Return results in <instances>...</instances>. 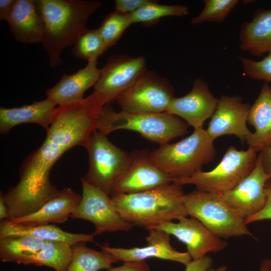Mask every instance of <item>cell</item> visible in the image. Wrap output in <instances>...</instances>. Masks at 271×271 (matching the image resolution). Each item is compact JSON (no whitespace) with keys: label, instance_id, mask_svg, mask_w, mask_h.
<instances>
[{"label":"cell","instance_id":"7402d4cb","mask_svg":"<svg viewBox=\"0 0 271 271\" xmlns=\"http://www.w3.org/2000/svg\"><path fill=\"white\" fill-rule=\"evenodd\" d=\"M56 104L46 98L19 107L0 108V132L7 134L15 126L26 123H37L45 128L50 126Z\"/></svg>","mask_w":271,"mask_h":271},{"label":"cell","instance_id":"b9f144b4","mask_svg":"<svg viewBox=\"0 0 271 271\" xmlns=\"http://www.w3.org/2000/svg\"><path fill=\"white\" fill-rule=\"evenodd\" d=\"M270 229H271V226H270Z\"/></svg>","mask_w":271,"mask_h":271},{"label":"cell","instance_id":"9c48e42d","mask_svg":"<svg viewBox=\"0 0 271 271\" xmlns=\"http://www.w3.org/2000/svg\"><path fill=\"white\" fill-rule=\"evenodd\" d=\"M174 93L166 79L146 69L116 101L125 112L162 113L166 112Z\"/></svg>","mask_w":271,"mask_h":271},{"label":"cell","instance_id":"83f0119b","mask_svg":"<svg viewBox=\"0 0 271 271\" xmlns=\"http://www.w3.org/2000/svg\"><path fill=\"white\" fill-rule=\"evenodd\" d=\"M189 14L187 6L183 5H163L153 1L138 11L129 14L131 24L142 23L145 25L155 24L165 17H182Z\"/></svg>","mask_w":271,"mask_h":271},{"label":"cell","instance_id":"7a4b0ae2","mask_svg":"<svg viewBox=\"0 0 271 271\" xmlns=\"http://www.w3.org/2000/svg\"><path fill=\"white\" fill-rule=\"evenodd\" d=\"M35 3L44 27L43 46L50 66L55 68L62 63L63 50L75 44L86 28L88 19L101 4L84 0H37Z\"/></svg>","mask_w":271,"mask_h":271},{"label":"cell","instance_id":"4fadbf2b","mask_svg":"<svg viewBox=\"0 0 271 271\" xmlns=\"http://www.w3.org/2000/svg\"><path fill=\"white\" fill-rule=\"evenodd\" d=\"M178 221L165 222L152 228L173 235L184 243L192 259L202 257L207 253L220 251L227 246L226 241L214 234L197 219L184 216Z\"/></svg>","mask_w":271,"mask_h":271},{"label":"cell","instance_id":"ba28073f","mask_svg":"<svg viewBox=\"0 0 271 271\" xmlns=\"http://www.w3.org/2000/svg\"><path fill=\"white\" fill-rule=\"evenodd\" d=\"M256 153L250 148L238 150L230 146L213 170L207 172L201 170L176 183L182 186L193 185L197 190L209 193H221L231 190L253 170L257 159Z\"/></svg>","mask_w":271,"mask_h":271},{"label":"cell","instance_id":"60d3db41","mask_svg":"<svg viewBox=\"0 0 271 271\" xmlns=\"http://www.w3.org/2000/svg\"><path fill=\"white\" fill-rule=\"evenodd\" d=\"M227 267L225 265L221 266L217 268H210L208 271H226Z\"/></svg>","mask_w":271,"mask_h":271},{"label":"cell","instance_id":"74e56055","mask_svg":"<svg viewBox=\"0 0 271 271\" xmlns=\"http://www.w3.org/2000/svg\"><path fill=\"white\" fill-rule=\"evenodd\" d=\"M17 0L0 1V19L7 21L14 9Z\"/></svg>","mask_w":271,"mask_h":271},{"label":"cell","instance_id":"2e32d148","mask_svg":"<svg viewBox=\"0 0 271 271\" xmlns=\"http://www.w3.org/2000/svg\"><path fill=\"white\" fill-rule=\"evenodd\" d=\"M250 108L238 96L222 95L207 132L214 140L222 136L234 135L242 142H246L252 134L246 125Z\"/></svg>","mask_w":271,"mask_h":271},{"label":"cell","instance_id":"f35d334b","mask_svg":"<svg viewBox=\"0 0 271 271\" xmlns=\"http://www.w3.org/2000/svg\"><path fill=\"white\" fill-rule=\"evenodd\" d=\"M9 219L8 207L3 197L2 192L0 195V220H3Z\"/></svg>","mask_w":271,"mask_h":271},{"label":"cell","instance_id":"ab89813d","mask_svg":"<svg viewBox=\"0 0 271 271\" xmlns=\"http://www.w3.org/2000/svg\"><path fill=\"white\" fill-rule=\"evenodd\" d=\"M258 271H271V259L268 258L262 259Z\"/></svg>","mask_w":271,"mask_h":271},{"label":"cell","instance_id":"52a82bcc","mask_svg":"<svg viewBox=\"0 0 271 271\" xmlns=\"http://www.w3.org/2000/svg\"><path fill=\"white\" fill-rule=\"evenodd\" d=\"M106 136L96 129L92 132L86 148L89 155V169L83 178L110 195L130 164L132 153H127L114 145Z\"/></svg>","mask_w":271,"mask_h":271},{"label":"cell","instance_id":"e575fe53","mask_svg":"<svg viewBox=\"0 0 271 271\" xmlns=\"http://www.w3.org/2000/svg\"><path fill=\"white\" fill-rule=\"evenodd\" d=\"M212 259L205 255L196 259H192L185 265V271H208L212 265Z\"/></svg>","mask_w":271,"mask_h":271},{"label":"cell","instance_id":"8fae6325","mask_svg":"<svg viewBox=\"0 0 271 271\" xmlns=\"http://www.w3.org/2000/svg\"><path fill=\"white\" fill-rule=\"evenodd\" d=\"M146 70V59L143 56L113 55L100 69L94 90L102 92L108 103L116 101Z\"/></svg>","mask_w":271,"mask_h":271},{"label":"cell","instance_id":"6da1fadb","mask_svg":"<svg viewBox=\"0 0 271 271\" xmlns=\"http://www.w3.org/2000/svg\"><path fill=\"white\" fill-rule=\"evenodd\" d=\"M107 103L103 93L94 91L80 100L55 108L43 144L23 163L18 183L3 193L12 217L35 212L58 193L50 181L53 166L71 148H87L100 112Z\"/></svg>","mask_w":271,"mask_h":271},{"label":"cell","instance_id":"ac0fdd59","mask_svg":"<svg viewBox=\"0 0 271 271\" xmlns=\"http://www.w3.org/2000/svg\"><path fill=\"white\" fill-rule=\"evenodd\" d=\"M81 200V195L64 187L35 212L11 220L26 226L62 223L66 222Z\"/></svg>","mask_w":271,"mask_h":271},{"label":"cell","instance_id":"277c9868","mask_svg":"<svg viewBox=\"0 0 271 271\" xmlns=\"http://www.w3.org/2000/svg\"><path fill=\"white\" fill-rule=\"evenodd\" d=\"M214 141L206 129H194L183 140L161 145L150 152V158L158 168L177 182L201 171L204 165L214 159Z\"/></svg>","mask_w":271,"mask_h":271},{"label":"cell","instance_id":"30bf717a","mask_svg":"<svg viewBox=\"0 0 271 271\" xmlns=\"http://www.w3.org/2000/svg\"><path fill=\"white\" fill-rule=\"evenodd\" d=\"M82 194L81 201L70 218L91 222L95 236L105 232L128 231L133 225L124 220L116 210L109 195L81 179Z\"/></svg>","mask_w":271,"mask_h":271},{"label":"cell","instance_id":"603a6c76","mask_svg":"<svg viewBox=\"0 0 271 271\" xmlns=\"http://www.w3.org/2000/svg\"><path fill=\"white\" fill-rule=\"evenodd\" d=\"M239 48L252 55L259 57L271 52V9L255 11L250 22H243L240 28Z\"/></svg>","mask_w":271,"mask_h":271},{"label":"cell","instance_id":"5bb4252c","mask_svg":"<svg viewBox=\"0 0 271 271\" xmlns=\"http://www.w3.org/2000/svg\"><path fill=\"white\" fill-rule=\"evenodd\" d=\"M173 182L171 177L152 162L150 152H133L130 164L113 187L110 196L144 192Z\"/></svg>","mask_w":271,"mask_h":271},{"label":"cell","instance_id":"8992f818","mask_svg":"<svg viewBox=\"0 0 271 271\" xmlns=\"http://www.w3.org/2000/svg\"><path fill=\"white\" fill-rule=\"evenodd\" d=\"M184 202L188 216L198 220L219 237L255 238L244 220L225 202L220 193L196 190L185 194Z\"/></svg>","mask_w":271,"mask_h":271},{"label":"cell","instance_id":"f1b7e54d","mask_svg":"<svg viewBox=\"0 0 271 271\" xmlns=\"http://www.w3.org/2000/svg\"><path fill=\"white\" fill-rule=\"evenodd\" d=\"M107 49L98 29L86 28L74 44L72 54L77 58L88 61L97 60Z\"/></svg>","mask_w":271,"mask_h":271},{"label":"cell","instance_id":"8d00e7d4","mask_svg":"<svg viewBox=\"0 0 271 271\" xmlns=\"http://www.w3.org/2000/svg\"><path fill=\"white\" fill-rule=\"evenodd\" d=\"M258 155L264 171L271 178V147L263 149Z\"/></svg>","mask_w":271,"mask_h":271},{"label":"cell","instance_id":"f546056e","mask_svg":"<svg viewBox=\"0 0 271 271\" xmlns=\"http://www.w3.org/2000/svg\"><path fill=\"white\" fill-rule=\"evenodd\" d=\"M131 24L129 14L114 11L106 16L98 31L108 49L117 43Z\"/></svg>","mask_w":271,"mask_h":271},{"label":"cell","instance_id":"9a60e30c","mask_svg":"<svg viewBox=\"0 0 271 271\" xmlns=\"http://www.w3.org/2000/svg\"><path fill=\"white\" fill-rule=\"evenodd\" d=\"M148 235L145 238L147 245L143 247L120 248L110 247L108 244L100 245L101 250L111 255L118 261H145L150 258H157L178 262L185 265L192 258L187 252H180L170 244V235L156 229H148Z\"/></svg>","mask_w":271,"mask_h":271},{"label":"cell","instance_id":"4dcf8cb0","mask_svg":"<svg viewBox=\"0 0 271 271\" xmlns=\"http://www.w3.org/2000/svg\"><path fill=\"white\" fill-rule=\"evenodd\" d=\"M203 2L204 4L203 9L197 16L191 20V23L193 25H199L206 22H223L239 1L204 0Z\"/></svg>","mask_w":271,"mask_h":271},{"label":"cell","instance_id":"d6986e66","mask_svg":"<svg viewBox=\"0 0 271 271\" xmlns=\"http://www.w3.org/2000/svg\"><path fill=\"white\" fill-rule=\"evenodd\" d=\"M96 64L97 60L89 61L77 72L64 74L54 86L46 91L47 98L58 105L83 99L85 91L94 86L99 78L100 69Z\"/></svg>","mask_w":271,"mask_h":271},{"label":"cell","instance_id":"5b68a950","mask_svg":"<svg viewBox=\"0 0 271 271\" xmlns=\"http://www.w3.org/2000/svg\"><path fill=\"white\" fill-rule=\"evenodd\" d=\"M96 129L106 136L118 129L130 130L160 146L183 136L188 131L186 123L169 113L116 112L109 103L102 108Z\"/></svg>","mask_w":271,"mask_h":271},{"label":"cell","instance_id":"e0dca14e","mask_svg":"<svg viewBox=\"0 0 271 271\" xmlns=\"http://www.w3.org/2000/svg\"><path fill=\"white\" fill-rule=\"evenodd\" d=\"M218 101L219 99L211 92L206 82L197 78L188 94L173 98L166 112L181 117L194 129L201 128L205 121L214 113Z\"/></svg>","mask_w":271,"mask_h":271},{"label":"cell","instance_id":"d4e9b609","mask_svg":"<svg viewBox=\"0 0 271 271\" xmlns=\"http://www.w3.org/2000/svg\"><path fill=\"white\" fill-rule=\"evenodd\" d=\"M72 254V246L67 243L46 241L39 251L23 257L18 264L46 266L56 271H66Z\"/></svg>","mask_w":271,"mask_h":271},{"label":"cell","instance_id":"d590c367","mask_svg":"<svg viewBox=\"0 0 271 271\" xmlns=\"http://www.w3.org/2000/svg\"><path fill=\"white\" fill-rule=\"evenodd\" d=\"M107 271H150V268L146 261L125 262L121 265L112 267Z\"/></svg>","mask_w":271,"mask_h":271},{"label":"cell","instance_id":"d6a6232c","mask_svg":"<svg viewBox=\"0 0 271 271\" xmlns=\"http://www.w3.org/2000/svg\"><path fill=\"white\" fill-rule=\"evenodd\" d=\"M265 191L266 202L264 207L259 213L245 220L246 225L254 222L271 220V178L268 179L265 183Z\"/></svg>","mask_w":271,"mask_h":271},{"label":"cell","instance_id":"484cf974","mask_svg":"<svg viewBox=\"0 0 271 271\" xmlns=\"http://www.w3.org/2000/svg\"><path fill=\"white\" fill-rule=\"evenodd\" d=\"M86 242L77 243L72 246V254L66 271H98L109 269L118 262L109 253L88 247Z\"/></svg>","mask_w":271,"mask_h":271},{"label":"cell","instance_id":"cb8c5ba5","mask_svg":"<svg viewBox=\"0 0 271 271\" xmlns=\"http://www.w3.org/2000/svg\"><path fill=\"white\" fill-rule=\"evenodd\" d=\"M29 235L44 241H59L70 246L81 242H94L93 233H74L64 231L52 224L26 226L9 219L1 221L0 237L12 235Z\"/></svg>","mask_w":271,"mask_h":271},{"label":"cell","instance_id":"44dd1931","mask_svg":"<svg viewBox=\"0 0 271 271\" xmlns=\"http://www.w3.org/2000/svg\"><path fill=\"white\" fill-rule=\"evenodd\" d=\"M247 122L254 131L246 141L248 148L260 152L271 147V85L264 82L249 109Z\"/></svg>","mask_w":271,"mask_h":271},{"label":"cell","instance_id":"7bdbcfd3","mask_svg":"<svg viewBox=\"0 0 271 271\" xmlns=\"http://www.w3.org/2000/svg\"><path fill=\"white\" fill-rule=\"evenodd\" d=\"M271 84V83H270Z\"/></svg>","mask_w":271,"mask_h":271},{"label":"cell","instance_id":"3957f363","mask_svg":"<svg viewBox=\"0 0 271 271\" xmlns=\"http://www.w3.org/2000/svg\"><path fill=\"white\" fill-rule=\"evenodd\" d=\"M182 185L176 182L132 194L110 195L126 221L147 230L165 222L187 216Z\"/></svg>","mask_w":271,"mask_h":271},{"label":"cell","instance_id":"7c38bea8","mask_svg":"<svg viewBox=\"0 0 271 271\" xmlns=\"http://www.w3.org/2000/svg\"><path fill=\"white\" fill-rule=\"evenodd\" d=\"M268 179L258 155L251 172L233 189L220 194L225 202L245 221L264 207L265 185Z\"/></svg>","mask_w":271,"mask_h":271},{"label":"cell","instance_id":"836d02e7","mask_svg":"<svg viewBox=\"0 0 271 271\" xmlns=\"http://www.w3.org/2000/svg\"><path fill=\"white\" fill-rule=\"evenodd\" d=\"M153 1L152 0H116L114 11L122 14H131Z\"/></svg>","mask_w":271,"mask_h":271},{"label":"cell","instance_id":"ffe728a7","mask_svg":"<svg viewBox=\"0 0 271 271\" xmlns=\"http://www.w3.org/2000/svg\"><path fill=\"white\" fill-rule=\"evenodd\" d=\"M7 21L16 40L25 44L42 42L44 27L35 1L17 0Z\"/></svg>","mask_w":271,"mask_h":271},{"label":"cell","instance_id":"4316f807","mask_svg":"<svg viewBox=\"0 0 271 271\" xmlns=\"http://www.w3.org/2000/svg\"><path fill=\"white\" fill-rule=\"evenodd\" d=\"M45 242L29 235L0 237L1 260L18 263L23 257L39 251Z\"/></svg>","mask_w":271,"mask_h":271},{"label":"cell","instance_id":"1f68e13d","mask_svg":"<svg viewBox=\"0 0 271 271\" xmlns=\"http://www.w3.org/2000/svg\"><path fill=\"white\" fill-rule=\"evenodd\" d=\"M244 73L250 78L271 83V52L260 61L240 57Z\"/></svg>","mask_w":271,"mask_h":271}]
</instances>
